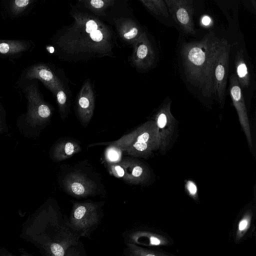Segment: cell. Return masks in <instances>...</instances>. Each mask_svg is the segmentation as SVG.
<instances>
[{"instance_id":"44dd1931","label":"cell","mask_w":256,"mask_h":256,"mask_svg":"<svg viewBox=\"0 0 256 256\" xmlns=\"http://www.w3.org/2000/svg\"><path fill=\"white\" fill-rule=\"evenodd\" d=\"M68 92L65 86L58 89L55 95L60 116L64 118L68 114Z\"/></svg>"},{"instance_id":"2e32d148","label":"cell","mask_w":256,"mask_h":256,"mask_svg":"<svg viewBox=\"0 0 256 256\" xmlns=\"http://www.w3.org/2000/svg\"><path fill=\"white\" fill-rule=\"evenodd\" d=\"M124 169L126 174V182L138 184L144 178V169L138 162L132 158H124L118 162Z\"/></svg>"},{"instance_id":"7c38bea8","label":"cell","mask_w":256,"mask_h":256,"mask_svg":"<svg viewBox=\"0 0 256 256\" xmlns=\"http://www.w3.org/2000/svg\"><path fill=\"white\" fill-rule=\"evenodd\" d=\"M28 79L40 80L55 96L57 90L64 86L61 80L46 65L38 64L31 66L26 73Z\"/></svg>"},{"instance_id":"603a6c76","label":"cell","mask_w":256,"mask_h":256,"mask_svg":"<svg viewBox=\"0 0 256 256\" xmlns=\"http://www.w3.org/2000/svg\"><path fill=\"white\" fill-rule=\"evenodd\" d=\"M130 256H158L155 250L142 248L134 244H128Z\"/></svg>"},{"instance_id":"ffe728a7","label":"cell","mask_w":256,"mask_h":256,"mask_svg":"<svg viewBox=\"0 0 256 256\" xmlns=\"http://www.w3.org/2000/svg\"><path fill=\"white\" fill-rule=\"evenodd\" d=\"M142 4L152 14L168 17L169 12L164 0H140Z\"/></svg>"},{"instance_id":"d6986e66","label":"cell","mask_w":256,"mask_h":256,"mask_svg":"<svg viewBox=\"0 0 256 256\" xmlns=\"http://www.w3.org/2000/svg\"><path fill=\"white\" fill-rule=\"evenodd\" d=\"M27 44L19 40H0V54L13 55L22 52L27 48Z\"/></svg>"},{"instance_id":"f1b7e54d","label":"cell","mask_w":256,"mask_h":256,"mask_svg":"<svg viewBox=\"0 0 256 256\" xmlns=\"http://www.w3.org/2000/svg\"><path fill=\"white\" fill-rule=\"evenodd\" d=\"M158 256H176L163 250H155Z\"/></svg>"},{"instance_id":"4fadbf2b","label":"cell","mask_w":256,"mask_h":256,"mask_svg":"<svg viewBox=\"0 0 256 256\" xmlns=\"http://www.w3.org/2000/svg\"><path fill=\"white\" fill-rule=\"evenodd\" d=\"M114 20L120 38L128 44L132 46L144 32L140 26L130 18H119Z\"/></svg>"},{"instance_id":"6da1fadb","label":"cell","mask_w":256,"mask_h":256,"mask_svg":"<svg viewBox=\"0 0 256 256\" xmlns=\"http://www.w3.org/2000/svg\"><path fill=\"white\" fill-rule=\"evenodd\" d=\"M73 22L58 32L54 44L62 60L86 61L112 56L116 44L111 27L93 14L73 10Z\"/></svg>"},{"instance_id":"f546056e","label":"cell","mask_w":256,"mask_h":256,"mask_svg":"<svg viewBox=\"0 0 256 256\" xmlns=\"http://www.w3.org/2000/svg\"><path fill=\"white\" fill-rule=\"evenodd\" d=\"M210 22V18L208 16H204L202 18V22L204 25H208Z\"/></svg>"},{"instance_id":"484cf974","label":"cell","mask_w":256,"mask_h":256,"mask_svg":"<svg viewBox=\"0 0 256 256\" xmlns=\"http://www.w3.org/2000/svg\"><path fill=\"white\" fill-rule=\"evenodd\" d=\"M8 131V126L6 122V116L4 110L0 107V136Z\"/></svg>"},{"instance_id":"9c48e42d","label":"cell","mask_w":256,"mask_h":256,"mask_svg":"<svg viewBox=\"0 0 256 256\" xmlns=\"http://www.w3.org/2000/svg\"><path fill=\"white\" fill-rule=\"evenodd\" d=\"M98 206L91 202L74 204L71 216L72 224L78 229L84 230L92 226L98 220Z\"/></svg>"},{"instance_id":"3957f363","label":"cell","mask_w":256,"mask_h":256,"mask_svg":"<svg viewBox=\"0 0 256 256\" xmlns=\"http://www.w3.org/2000/svg\"><path fill=\"white\" fill-rule=\"evenodd\" d=\"M26 95L28 100L27 110L18 118L16 126L25 138H36L49 122L52 110L42 98L36 84L26 88Z\"/></svg>"},{"instance_id":"e0dca14e","label":"cell","mask_w":256,"mask_h":256,"mask_svg":"<svg viewBox=\"0 0 256 256\" xmlns=\"http://www.w3.org/2000/svg\"><path fill=\"white\" fill-rule=\"evenodd\" d=\"M234 63L236 75L240 88L248 86L250 84V76L244 60L242 50L238 51L236 55Z\"/></svg>"},{"instance_id":"8fae6325","label":"cell","mask_w":256,"mask_h":256,"mask_svg":"<svg viewBox=\"0 0 256 256\" xmlns=\"http://www.w3.org/2000/svg\"><path fill=\"white\" fill-rule=\"evenodd\" d=\"M63 182L66 191L78 197H84L92 194L96 188L94 182L78 172L69 174Z\"/></svg>"},{"instance_id":"83f0119b","label":"cell","mask_w":256,"mask_h":256,"mask_svg":"<svg viewBox=\"0 0 256 256\" xmlns=\"http://www.w3.org/2000/svg\"><path fill=\"white\" fill-rule=\"evenodd\" d=\"M187 188L190 194L192 195H195L197 192V188L196 184L191 181H189L187 183Z\"/></svg>"},{"instance_id":"ac0fdd59","label":"cell","mask_w":256,"mask_h":256,"mask_svg":"<svg viewBox=\"0 0 256 256\" xmlns=\"http://www.w3.org/2000/svg\"><path fill=\"white\" fill-rule=\"evenodd\" d=\"M84 7L92 12L95 16H104L106 10L112 6L114 0H80Z\"/></svg>"},{"instance_id":"7402d4cb","label":"cell","mask_w":256,"mask_h":256,"mask_svg":"<svg viewBox=\"0 0 256 256\" xmlns=\"http://www.w3.org/2000/svg\"><path fill=\"white\" fill-rule=\"evenodd\" d=\"M32 2L30 0H15L10 2V8L12 14L18 16L24 11Z\"/></svg>"},{"instance_id":"cb8c5ba5","label":"cell","mask_w":256,"mask_h":256,"mask_svg":"<svg viewBox=\"0 0 256 256\" xmlns=\"http://www.w3.org/2000/svg\"><path fill=\"white\" fill-rule=\"evenodd\" d=\"M110 170L112 174L118 178H122L126 180V174L124 168L116 162H112L109 164Z\"/></svg>"},{"instance_id":"ba28073f","label":"cell","mask_w":256,"mask_h":256,"mask_svg":"<svg viewBox=\"0 0 256 256\" xmlns=\"http://www.w3.org/2000/svg\"><path fill=\"white\" fill-rule=\"evenodd\" d=\"M132 46L130 57L132 66L138 70L150 68L155 61V54L146 32H143Z\"/></svg>"},{"instance_id":"30bf717a","label":"cell","mask_w":256,"mask_h":256,"mask_svg":"<svg viewBox=\"0 0 256 256\" xmlns=\"http://www.w3.org/2000/svg\"><path fill=\"white\" fill-rule=\"evenodd\" d=\"M94 94L90 80H86L79 91L76 98L78 116L84 124H88L93 116Z\"/></svg>"},{"instance_id":"5bb4252c","label":"cell","mask_w":256,"mask_h":256,"mask_svg":"<svg viewBox=\"0 0 256 256\" xmlns=\"http://www.w3.org/2000/svg\"><path fill=\"white\" fill-rule=\"evenodd\" d=\"M230 92L232 102L238 111L241 122L247 123L248 118L244 100L241 88L235 74H233L230 77Z\"/></svg>"},{"instance_id":"277c9868","label":"cell","mask_w":256,"mask_h":256,"mask_svg":"<svg viewBox=\"0 0 256 256\" xmlns=\"http://www.w3.org/2000/svg\"><path fill=\"white\" fill-rule=\"evenodd\" d=\"M152 134L150 126L146 124L124 135L113 142L112 146L128 154L135 156H142L148 153L152 148L153 142Z\"/></svg>"},{"instance_id":"8992f818","label":"cell","mask_w":256,"mask_h":256,"mask_svg":"<svg viewBox=\"0 0 256 256\" xmlns=\"http://www.w3.org/2000/svg\"><path fill=\"white\" fill-rule=\"evenodd\" d=\"M230 45L224 40L217 56L214 68L215 94L223 104L226 96Z\"/></svg>"},{"instance_id":"5b68a950","label":"cell","mask_w":256,"mask_h":256,"mask_svg":"<svg viewBox=\"0 0 256 256\" xmlns=\"http://www.w3.org/2000/svg\"><path fill=\"white\" fill-rule=\"evenodd\" d=\"M169 12L186 33L194 34V8L192 0H164Z\"/></svg>"},{"instance_id":"d4e9b609","label":"cell","mask_w":256,"mask_h":256,"mask_svg":"<svg viewBox=\"0 0 256 256\" xmlns=\"http://www.w3.org/2000/svg\"><path fill=\"white\" fill-rule=\"evenodd\" d=\"M120 150L112 146L106 152V158L111 162H116L120 156Z\"/></svg>"},{"instance_id":"52a82bcc","label":"cell","mask_w":256,"mask_h":256,"mask_svg":"<svg viewBox=\"0 0 256 256\" xmlns=\"http://www.w3.org/2000/svg\"><path fill=\"white\" fill-rule=\"evenodd\" d=\"M255 219L253 208H246L237 216L232 224L230 236L234 244H240L254 236Z\"/></svg>"},{"instance_id":"9a60e30c","label":"cell","mask_w":256,"mask_h":256,"mask_svg":"<svg viewBox=\"0 0 256 256\" xmlns=\"http://www.w3.org/2000/svg\"><path fill=\"white\" fill-rule=\"evenodd\" d=\"M80 144L73 140H62L56 143L51 150L52 158L56 161H61L70 158L80 151Z\"/></svg>"},{"instance_id":"4316f807","label":"cell","mask_w":256,"mask_h":256,"mask_svg":"<svg viewBox=\"0 0 256 256\" xmlns=\"http://www.w3.org/2000/svg\"><path fill=\"white\" fill-rule=\"evenodd\" d=\"M50 250L54 256H64V250L63 247L58 244L54 243L51 244Z\"/></svg>"},{"instance_id":"7a4b0ae2","label":"cell","mask_w":256,"mask_h":256,"mask_svg":"<svg viewBox=\"0 0 256 256\" xmlns=\"http://www.w3.org/2000/svg\"><path fill=\"white\" fill-rule=\"evenodd\" d=\"M224 40L210 33L200 41L186 43L182 46V54L186 78L204 96L215 94L214 68Z\"/></svg>"}]
</instances>
